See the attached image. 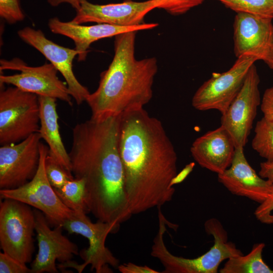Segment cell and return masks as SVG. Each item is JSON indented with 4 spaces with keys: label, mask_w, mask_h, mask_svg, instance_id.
<instances>
[{
    "label": "cell",
    "mask_w": 273,
    "mask_h": 273,
    "mask_svg": "<svg viewBox=\"0 0 273 273\" xmlns=\"http://www.w3.org/2000/svg\"><path fill=\"white\" fill-rule=\"evenodd\" d=\"M119 149L132 215L160 208L172 200L177 157L159 120L144 108L121 114Z\"/></svg>",
    "instance_id": "6da1fadb"
},
{
    "label": "cell",
    "mask_w": 273,
    "mask_h": 273,
    "mask_svg": "<svg viewBox=\"0 0 273 273\" xmlns=\"http://www.w3.org/2000/svg\"><path fill=\"white\" fill-rule=\"evenodd\" d=\"M121 115L90 119L72 129L71 172L85 181V201L98 220L120 226L132 216L127 200L119 141Z\"/></svg>",
    "instance_id": "7a4b0ae2"
},
{
    "label": "cell",
    "mask_w": 273,
    "mask_h": 273,
    "mask_svg": "<svg viewBox=\"0 0 273 273\" xmlns=\"http://www.w3.org/2000/svg\"><path fill=\"white\" fill-rule=\"evenodd\" d=\"M137 32L115 36L113 60L108 69L101 73L97 89L90 93L85 101L90 109L92 119L101 120L118 116L144 108L151 101L157 60L155 57L135 59Z\"/></svg>",
    "instance_id": "3957f363"
},
{
    "label": "cell",
    "mask_w": 273,
    "mask_h": 273,
    "mask_svg": "<svg viewBox=\"0 0 273 273\" xmlns=\"http://www.w3.org/2000/svg\"><path fill=\"white\" fill-rule=\"evenodd\" d=\"M159 228L153 240L151 255L163 266V273H217L224 260L243 254L235 244L228 241V234L216 218L208 219L204 223L205 232L212 236L214 244L205 253L194 258H186L172 254L164 242L166 225L169 223L161 210L158 211Z\"/></svg>",
    "instance_id": "277c9868"
},
{
    "label": "cell",
    "mask_w": 273,
    "mask_h": 273,
    "mask_svg": "<svg viewBox=\"0 0 273 273\" xmlns=\"http://www.w3.org/2000/svg\"><path fill=\"white\" fill-rule=\"evenodd\" d=\"M40 128L38 96L16 86L0 92V144L18 143Z\"/></svg>",
    "instance_id": "5b68a950"
},
{
    "label": "cell",
    "mask_w": 273,
    "mask_h": 273,
    "mask_svg": "<svg viewBox=\"0 0 273 273\" xmlns=\"http://www.w3.org/2000/svg\"><path fill=\"white\" fill-rule=\"evenodd\" d=\"M119 227L115 224L99 220L94 223L85 212L74 211L65 221L63 228L70 234H77L86 238L89 247L79 253L84 263L78 264L71 260L61 263L59 268L71 267L80 273L87 265H90L91 270H95L96 273L112 272L109 266L117 268L119 261L106 246L105 241L107 236L116 233Z\"/></svg>",
    "instance_id": "8992f818"
},
{
    "label": "cell",
    "mask_w": 273,
    "mask_h": 273,
    "mask_svg": "<svg viewBox=\"0 0 273 273\" xmlns=\"http://www.w3.org/2000/svg\"><path fill=\"white\" fill-rule=\"evenodd\" d=\"M34 210L19 201L4 199L0 203V244L4 252L23 263L30 262L34 250Z\"/></svg>",
    "instance_id": "52a82bcc"
},
{
    "label": "cell",
    "mask_w": 273,
    "mask_h": 273,
    "mask_svg": "<svg viewBox=\"0 0 273 273\" xmlns=\"http://www.w3.org/2000/svg\"><path fill=\"white\" fill-rule=\"evenodd\" d=\"M49 147L40 144V159L37 172L33 178L16 189H1V198L15 199L41 211L50 225H62L74 211L61 200L50 184L45 171V160Z\"/></svg>",
    "instance_id": "ba28073f"
},
{
    "label": "cell",
    "mask_w": 273,
    "mask_h": 273,
    "mask_svg": "<svg viewBox=\"0 0 273 273\" xmlns=\"http://www.w3.org/2000/svg\"><path fill=\"white\" fill-rule=\"evenodd\" d=\"M257 59L250 56L237 58L228 70L213 73L196 90L192 105L196 110H216L223 114L241 90L251 67Z\"/></svg>",
    "instance_id": "9c48e42d"
},
{
    "label": "cell",
    "mask_w": 273,
    "mask_h": 273,
    "mask_svg": "<svg viewBox=\"0 0 273 273\" xmlns=\"http://www.w3.org/2000/svg\"><path fill=\"white\" fill-rule=\"evenodd\" d=\"M0 70L20 72L10 75L1 74V84H11L38 96L49 97L63 101L71 106L73 105L67 85L58 78V71L51 63L32 67L19 58L1 59Z\"/></svg>",
    "instance_id": "30bf717a"
},
{
    "label": "cell",
    "mask_w": 273,
    "mask_h": 273,
    "mask_svg": "<svg viewBox=\"0 0 273 273\" xmlns=\"http://www.w3.org/2000/svg\"><path fill=\"white\" fill-rule=\"evenodd\" d=\"M259 83L254 64L250 68L241 90L221 114V126L230 134L236 148H244L252 128L261 103Z\"/></svg>",
    "instance_id": "8fae6325"
},
{
    "label": "cell",
    "mask_w": 273,
    "mask_h": 273,
    "mask_svg": "<svg viewBox=\"0 0 273 273\" xmlns=\"http://www.w3.org/2000/svg\"><path fill=\"white\" fill-rule=\"evenodd\" d=\"M39 132L16 144L0 148V188L13 189L25 184L35 175L39 163Z\"/></svg>",
    "instance_id": "7c38bea8"
},
{
    "label": "cell",
    "mask_w": 273,
    "mask_h": 273,
    "mask_svg": "<svg viewBox=\"0 0 273 273\" xmlns=\"http://www.w3.org/2000/svg\"><path fill=\"white\" fill-rule=\"evenodd\" d=\"M35 231L38 250L31 264L33 273H57L56 261L64 263L78 255L77 246L62 234V225L51 230L44 214L35 209Z\"/></svg>",
    "instance_id": "4fadbf2b"
},
{
    "label": "cell",
    "mask_w": 273,
    "mask_h": 273,
    "mask_svg": "<svg viewBox=\"0 0 273 273\" xmlns=\"http://www.w3.org/2000/svg\"><path fill=\"white\" fill-rule=\"evenodd\" d=\"M18 35L24 42L42 54L61 73L77 105L86 101L90 93L78 81L73 71V61L79 55L77 51L60 46L47 38L41 30L30 27L19 30Z\"/></svg>",
    "instance_id": "5bb4252c"
},
{
    "label": "cell",
    "mask_w": 273,
    "mask_h": 273,
    "mask_svg": "<svg viewBox=\"0 0 273 273\" xmlns=\"http://www.w3.org/2000/svg\"><path fill=\"white\" fill-rule=\"evenodd\" d=\"M155 8L157 6L154 0H126L105 5L94 4L83 0L71 21L78 24L96 22L122 27L136 26L145 23L146 15Z\"/></svg>",
    "instance_id": "9a60e30c"
},
{
    "label": "cell",
    "mask_w": 273,
    "mask_h": 273,
    "mask_svg": "<svg viewBox=\"0 0 273 273\" xmlns=\"http://www.w3.org/2000/svg\"><path fill=\"white\" fill-rule=\"evenodd\" d=\"M243 149L236 148L230 166L217 174L218 180L232 194L261 204L273 192V185L249 164Z\"/></svg>",
    "instance_id": "2e32d148"
},
{
    "label": "cell",
    "mask_w": 273,
    "mask_h": 273,
    "mask_svg": "<svg viewBox=\"0 0 273 273\" xmlns=\"http://www.w3.org/2000/svg\"><path fill=\"white\" fill-rule=\"evenodd\" d=\"M272 20L251 14H236L233 24V40L234 52L237 58L250 56L263 61L270 42Z\"/></svg>",
    "instance_id": "e0dca14e"
},
{
    "label": "cell",
    "mask_w": 273,
    "mask_h": 273,
    "mask_svg": "<svg viewBox=\"0 0 273 273\" xmlns=\"http://www.w3.org/2000/svg\"><path fill=\"white\" fill-rule=\"evenodd\" d=\"M158 25L154 23H145L133 27H122L108 24L85 26L71 21H62L57 17L50 19L48 22L49 27L53 33L65 36L73 41L74 49L79 52L77 60L79 62L86 59L90 44L99 39L115 36L131 31L151 29Z\"/></svg>",
    "instance_id": "ac0fdd59"
},
{
    "label": "cell",
    "mask_w": 273,
    "mask_h": 273,
    "mask_svg": "<svg viewBox=\"0 0 273 273\" xmlns=\"http://www.w3.org/2000/svg\"><path fill=\"white\" fill-rule=\"evenodd\" d=\"M236 149L231 135L220 125L197 138L190 152L201 167L219 174L230 166Z\"/></svg>",
    "instance_id": "d6986e66"
},
{
    "label": "cell",
    "mask_w": 273,
    "mask_h": 273,
    "mask_svg": "<svg viewBox=\"0 0 273 273\" xmlns=\"http://www.w3.org/2000/svg\"><path fill=\"white\" fill-rule=\"evenodd\" d=\"M38 99L40 106L39 132L48 145L49 155L72 173L69 154L64 147L59 131L57 99L44 96H38Z\"/></svg>",
    "instance_id": "ffe728a7"
},
{
    "label": "cell",
    "mask_w": 273,
    "mask_h": 273,
    "mask_svg": "<svg viewBox=\"0 0 273 273\" xmlns=\"http://www.w3.org/2000/svg\"><path fill=\"white\" fill-rule=\"evenodd\" d=\"M265 247L263 243L254 245L251 251L246 255L243 254L227 259L220 273H273L264 261L262 252Z\"/></svg>",
    "instance_id": "44dd1931"
},
{
    "label": "cell",
    "mask_w": 273,
    "mask_h": 273,
    "mask_svg": "<svg viewBox=\"0 0 273 273\" xmlns=\"http://www.w3.org/2000/svg\"><path fill=\"white\" fill-rule=\"evenodd\" d=\"M62 202L75 212H88L85 201V181L75 178L68 181L61 188L54 189Z\"/></svg>",
    "instance_id": "7402d4cb"
},
{
    "label": "cell",
    "mask_w": 273,
    "mask_h": 273,
    "mask_svg": "<svg viewBox=\"0 0 273 273\" xmlns=\"http://www.w3.org/2000/svg\"><path fill=\"white\" fill-rule=\"evenodd\" d=\"M252 147L266 160H273V121L263 117L256 124Z\"/></svg>",
    "instance_id": "603a6c76"
},
{
    "label": "cell",
    "mask_w": 273,
    "mask_h": 273,
    "mask_svg": "<svg viewBox=\"0 0 273 273\" xmlns=\"http://www.w3.org/2000/svg\"><path fill=\"white\" fill-rule=\"evenodd\" d=\"M237 13L273 19V0H213Z\"/></svg>",
    "instance_id": "cb8c5ba5"
},
{
    "label": "cell",
    "mask_w": 273,
    "mask_h": 273,
    "mask_svg": "<svg viewBox=\"0 0 273 273\" xmlns=\"http://www.w3.org/2000/svg\"><path fill=\"white\" fill-rule=\"evenodd\" d=\"M47 178L54 189L61 188L68 181L74 178L73 174L58 163L49 153L45 160Z\"/></svg>",
    "instance_id": "d4e9b609"
},
{
    "label": "cell",
    "mask_w": 273,
    "mask_h": 273,
    "mask_svg": "<svg viewBox=\"0 0 273 273\" xmlns=\"http://www.w3.org/2000/svg\"><path fill=\"white\" fill-rule=\"evenodd\" d=\"M157 8L161 9L174 16L186 13L201 5L204 0H154Z\"/></svg>",
    "instance_id": "484cf974"
},
{
    "label": "cell",
    "mask_w": 273,
    "mask_h": 273,
    "mask_svg": "<svg viewBox=\"0 0 273 273\" xmlns=\"http://www.w3.org/2000/svg\"><path fill=\"white\" fill-rule=\"evenodd\" d=\"M0 16L9 24H14L24 19L19 0H0Z\"/></svg>",
    "instance_id": "4316f807"
},
{
    "label": "cell",
    "mask_w": 273,
    "mask_h": 273,
    "mask_svg": "<svg viewBox=\"0 0 273 273\" xmlns=\"http://www.w3.org/2000/svg\"><path fill=\"white\" fill-rule=\"evenodd\" d=\"M1 273H33L25 263H22L3 252L0 253Z\"/></svg>",
    "instance_id": "83f0119b"
},
{
    "label": "cell",
    "mask_w": 273,
    "mask_h": 273,
    "mask_svg": "<svg viewBox=\"0 0 273 273\" xmlns=\"http://www.w3.org/2000/svg\"><path fill=\"white\" fill-rule=\"evenodd\" d=\"M273 192L254 211V215L260 222L265 224L273 223Z\"/></svg>",
    "instance_id": "f1b7e54d"
},
{
    "label": "cell",
    "mask_w": 273,
    "mask_h": 273,
    "mask_svg": "<svg viewBox=\"0 0 273 273\" xmlns=\"http://www.w3.org/2000/svg\"><path fill=\"white\" fill-rule=\"evenodd\" d=\"M260 109L264 118L273 121V85L265 90L261 100Z\"/></svg>",
    "instance_id": "f546056e"
},
{
    "label": "cell",
    "mask_w": 273,
    "mask_h": 273,
    "mask_svg": "<svg viewBox=\"0 0 273 273\" xmlns=\"http://www.w3.org/2000/svg\"><path fill=\"white\" fill-rule=\"evenodd\" d=\"M117 269L121 273H158L157 270L147 266L139 265L128 262L119 264Z\"/></svg>",
    "instance_id": "4dcf8cb0"
},
{
    "label": "cell",
    "mask_w": 273,
    "mask_h": 273,
    "mask_svg": "<svg viewBox=\"0 0 273 273\" xmlns=\"http://www.w3.org/2000/svg\"><path fill=\"white\" fill-rule=\"evenodd\" d=\"M258 174L273 185V160L261 162Z\"/></svg>",
    "instance_id": "1f68e13d"
},
{
    "label": "cell",
    "mask_w": 273,
    "mask_h": 273,
    "mask_svg": "<svg viewBox=\"0 0 273 273\" xmlns=\"http://www.w3.org/2000/svg\"><path fill=\"white\" fill-rule=\"evenodd\" d=\"M195 166V163L191 162L187 164L172 179L171 185L179 184L183 181L188 175L191 172Z\"/></svg>",
    "instance_id": "d6a6232c"
},
{
    "label": "cell",
    "mask_w": 273,
    "mask_h": 273,
    "mask_svg": "<svg viewBox=\"0 0 273 273\" xmlns=\"http://www.w3.org/2000/svg\"><path fill=\"white\" fill-rule=\"evenodd\" d=\"M263 61L273 70V27L268 49Z\"/></svg>",
    "instance_id": "836d02e7"
},
{
    "label": "cell",
    "mask_w": 273,
    "mask_h": 273,
    "mask_svg": "<svg viewBox=\"0 0 273 273\" xmlns=\"http://www.w3.org/2000/svg\"><path fill=\"white\" fill-rule=\"evenodd\" d=\"M83 0H48V3L53 7H57L62 3L70 4L76 11L80 7L81 3Z\"/></svg>",
    "instance_id": "e575fe53"
}]
</instances>
